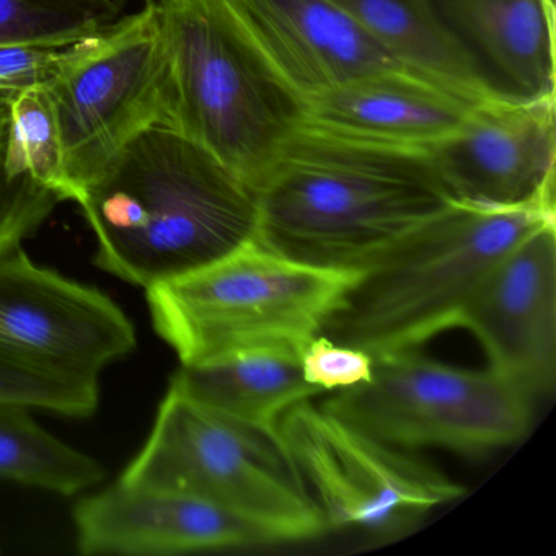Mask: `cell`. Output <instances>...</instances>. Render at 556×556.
Here are the masks:
<instances>
[{
    "label": "cell",
    "mask_w": 556,
    "mask_h": 556,
    "mask_svg": "<svg viewBox=\"0 0 556 556\" xmlns=\"http://www.w3.org/2000/svg\"><path fill=\"white\" fill-rule=\"evenodd\" d=\"M45 87L56 109L77 204L136 138L164 125V56L154 0L64 47Z\"/></svg>",
    "instance_id": "8"
},
{
    "label": "cell",
    "mask_w": 556,
    "mask_h": 556,
    "mask_svg": "<svg viewBox=\"0 0 556 556\" xmlns=\"http://www.w3.org/2000/svg\"><path fill=\"white\" fill-rule=\"evenodd\" d=\"M93 263L139 288L177 278L253 239L252 187L167 126L136 138L77 203Z\"/></svg>",
    "instance_id": "2"
},
{
    "label": "cell",
    "mask_w": 556,
    "mask_h": 556,
    "mask_svg": "<svg viewBox=\"0 0 556 556\" xmlns=\"http://www.w3.org/2000/svg\"><path fill=\"white\" fill-rule=\"evenodd\" d=\"M136 344L128 315L96 286L38 265L24 249L0 262V356L99 379Z\"/></svg>",
    "instance_id": "10"
},
{
    "label": "cell",
    "mask_w": 556,
    "mask_h": 556,
    "mask_svg": "<svg viewBox=\"0 0 556 556\" xmlns=\"http://www.w3.org/2000/svg\"><path fill=\"white\" fill-rule=\"evenodd\" d=\"M170 383L214 412L269 426L321 393L304 379L301 357L269 351L181 366Z\"/></svg>",
    "instance_id": "17"
},
{
    "label": "cell",
    "mask_w": 556,
    "mask_h": 556,
    "mask_svg": "<svg viewBox=\"0 0 556 556\" xmlns=\"http://www.w3.org/2000/svg\"><path fill=\"white\" fill-rule=\"evenodd\" d=\"M9 112L0 102V262L22 249L61 203V198L25 175L5 168Z\"/></svg>",
    "instance_id": "23"
},
{
    "label": "cell",
    "mask_w": 556,
    "mask_h": 556,
    "mask_svg": "<svg viewBox=\"0 0 556 556\" xmlns=\"http://www.w3.org/2000/svg\"><path fill=\"white\" fill-rule=\"evenodd\" d=\"M532 403L490 367L451 366L408 350L374 356L369 382L334 392L320 405L395 447L477 455L520 441Z\"/></svg>",
    "instance_id": "7"
},
{
    "label": "cell",
    "mask_w": 556,
    "mask_h": 556,
    "mask_svg": "<svg viewBox=\"0 0 556 556\" xmlns=\"http://www.w3.org/2000/svg\"><path fill=\"white\" fill-rule=\"evenodd\" d=\"M103 478L99 460L41 428L31 408L0 400V480L74 496Z\"/></svg>",
    "instance_id": "18"
},
{
    "label": "cell",
    "mask_w": 556,
    "mask_h": 556,
    "mask_svg": "<svg viewBox=\"0 0 556 556\" xmlns=\"http://www.w3.org/2000/svg\"><path fill=\"white\" fill-rule=\"evenodd\" d=\"M481 97L555 99V0H422Z\"/></svg>",
    "instance_id": "13"
},
{
    "label": "cell",
    "mask_w": 556,
    "mask_h": 556,
    "mask_svg": "<svg viewBox=\"0 0 556 556\" xmlns=\"http://www.w3.org/2000/svg\"><path fill=\"white\" fill-rule=\"evenodd\" d=\"M83 555L174 556L275 545L258 527L188 494L116 481L74 507Z\"/></svg>",
    "instance_id": "14"
},
{
    "label": "cell",
    "mask_w": 556,
    "mask_h": 556,
    "mask_svg": "<svg viewBox=\"0 0 556 556\" xmlns=\"http://www.w3.org/2000/svg\"><path fill=\"white\" fill-rule=\"evenodd\" d=\"M255 239L318 268L363 271L447 210L428 151L305 123L253 184Z\"/></svg>",
    "instance_id": "1"
},
{
    "label": "cell",
    "mask_w": 556,
    "mask_h": 556,
    "mask_svg": "<svg viewBox=\"0 0 556 556\" xmlns=\"http://www.w3.org/2000/svg\"><path fill=\"white\" fill-rule=\"evenodd\" d=\"M129 0H0V47L64 48L122 21Z\"/></svg>",
    "instance_id": "21"
},
{
    "label": "cell",
    "mask_w": 556,
    "mask_h": 556,
    "mask_svg": "<svg viewBox=\"0 0 556 556\" xmlns=\"http://www.w3.org/2000/svg\"><path fill=\"white\" fill-rule=\"evenodd\" d=\"M63 48L0 47V102L12 93L45 86L56 71Z\"/></svg>",
    "instance_id": "25"
},
{
    "label": "cell",
    "mask_w": 556,
    "mask_h": 556,
    "mask_svg": "<svg viewBox=\"0 0 556 556\" xmlns=\"http://www.w3.org/2000/svg\"><path fill=\"white\" fill-rule=\"evenodd\" d=\"M164 56V125L253 187L305 125L304 99L226 0H154Z\"/></svg>",
    "instance_id": "3"
},
{
    "label": "cell",
    "mask_w": 556,
    "mask_h": 556,
    "mask_svg": "<svg viewBox=\"0 0 556 556\" xmlns=\"http://www.w3.org/2000/svg\"><path fill=\"white\" fill-rule=\"evenodd\" d=\"M0 400L67 418H89L99 408V379L50 372L0 356Z\"/></svg>",
    "instance_id": "22"
},
{
    "label": "cell",
    "mask_w": 556,
    "mask_h": 556,
    "mask_svg": "<svg viewBox=\"0 0 556 556\" xmlns=\"http://www.w3.org/2000/svg\"><path fill=\"white\" fill-rule=\"evenodd\" d=\"M403 66L481 97L422 0H330Z\"/></svg>",
    "instance_id": "19"
},
{
    "label": "cell",
    "mask_w": 556,
    "mask_h": 556,
    "mask_svg": "<svg viewBox=\"0 0 556 556\" xmlns=\"http://www.w3.org/2000/svg\"><path fill=\"white\" fill-rule=\"evenodd\" d=\"M279 431L327 529L389 536L465 494L412 451L374 438L312 400L288 409Z\"/></svg>",
    "instance_id": "9"
},
{
    "label": "cell",
    "mask_w": 556,
    "mask_h": 556,
    "mask_svg": "<svg viewBox=\"0 0 556 556\" xmlns=\"http://www.w3.org/2000/svg\"><path fill=\"white\" fill-rule=\"evenodd\" d=\"M243 30L299 97L406 67L330 0H226Z\"/></svg>",
    "instance_id": "15"
},
{
    "label": "cell",
    "mask_w": 556,
    "mask_h": 556,
    "mask_svg": "<svg viewBox=\"0 0 556 556\" xmlns=\"http://www.w3.org/2000/svg\"><path fill=\"white\" fill-rule=\"evenodd\" d=\"M9 112L5 168L25 175L61 198L73 201L66 172L63 136L47 87L21 90L2 100Z\"/></svg>",
    "instance_id": "20"
},
{
    "label": "cell",
    "mask_w": 556,
    "mask_h": 556,
    "mask_svg": "<svg viewBox=\"0 0 556 556\" xmlns=\"http://www.w3.org/2000/svg\"><path fill=\"white\" fill-rule=\"evenodd\" d=\"M301 367L304 379L320 392H341L372 379L374 357L320 333L302 351Z\"/></svg>",
    "instance_id": "24"
},
{
    "label": "cell",
    "mask_w": 556,
    "mask_h": 556,
    "mask_svg": "<svg viewBox=\"0 0 556 556\" xmlns=\"http://www.w3.org/2000/svg\"><path fill=\"white\" fill-rule=\"evenodd\" d=\"M357 275L288 258L253 237L151 286L146 299L155 333L181 366L256 351L301 357Z\"/></svg>",
    "instance_id": "5"
},
{
    "label": "cell",
    "mask_w": 556,
    "mask_h": 556,
    "mask_svg": "<svg viewBox=\"0 0 556 556\" xmlns=\"http://www.w3.org/2000/svg\"><path fill=\"white\" fill-rule=\"evenodd\" d=\"M454 203L484 210H555V99L478 100L428 149Z\"/></svg>",
    "instance_id": "11"
},
{
    "label": "cell",
    "mask_w": 556,
    "mask_h": 556,
    "mask_svg": "<svg viewBox=\"0 0 556 556\" xmlns=\"http://www.w3.org/2000/svg\"><path fill=\"white\" fill-rule=\"evenodd\" d=\"M118 481L206 501L258 527L273 543L328 530L279 425L214 412L174 383Z\"/></svg>",
    "instance_id": "6"
},
{
    "label": "cell",
    "mask_w": 556,
    "mask_h": 556,
    "mask_svg": "<svg viewBox=\"0 0 556 556\" xmlns=\"http://www.w3.org/2000/svg\"><path fill=\"white\" fill-rule=\"evenodd\" d=\"M488 366L530 399L556 382V227L523 237L484 279L462 315Z\"/></svg>",
    "instance_id": "12"
},
{
    "label": "cell",
    "mask_w": 556,
    "mask_h": 556,
    "mask_svg": "<svg viewBox=\"0 0 556 556\" xmlns=\"http://www.w3.org/2000/svg\"><path fill=\"white\" fill-rule=\"evenodd\" d=\"M480 99L409 67H390L307 100L305 123L359 141L428 151Z\"/></svg>",
    "instance_id": "16"
},
{
    "label": "cell",
    "mask_w": 556,
    "mask_h": 556,
    "mask_svg": "<svg viewBox=\"0 0 556 556\" xmlns=\"http://www.w3.org/2000/svg\"><path fill=\"white\" fill-rule=\"evenodd\" d=\"M555 210L452 203L359 271L321 334L374 356L418 350L462 315L494 266Z\"/></svg>",
    "instance_id": "4"
}]
</instances>
